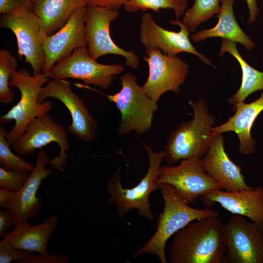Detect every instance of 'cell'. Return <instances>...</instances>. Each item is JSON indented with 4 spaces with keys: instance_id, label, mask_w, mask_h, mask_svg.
I'll list each match as a JSON object with an SVG mask.
<instances>
[{
    "instance_id": "obj_9",
    "label": "cell",
    "mask_w": 263,
    "mask_h": 263,
    "mask_svg": "<svg viewBox=\"0 0 263 263\" xmlns=\"http://www.w3.org/2000/svg\"><path fill=\"white\" fill-rule=\"evenodd\" d=\"M225 263H263V230L245 217L234 215L222 224Z\"/></svg>"
},
{
    "instance_id": "obj_5",
    "label": "cell",
    "mask_w": 263,
    "mask_h": 263,
    "mask_svg": "<svg viewBox=\"0 0 263 263\" xmlns=\"http://www.w3.org/2000/svg\"><path fill=\"white\" fill-rule=\"evenodd\" d=\"M49 78L43 73L31 75L26 69L17 70L12 74L9 85L19 90L20 100L7 113L0 116V125L15 121L13 128L6 135L10 145L24 132L31 120L48 113L52 109L51 101L45 100L42 103L38 102L39 94Z\"/></svg>"
},
{
    "instance_id": "obj_11",
    "label": "cell",
    "mask_w": 263,
    "mask_h": 263,
    "mask_svg": "<svg viewBox=\"0 0 263 263\" xmlns=\"http://www.w3.org/2000/svg\"><path fill=\"white\" fill-rule=\"evenodd\" d=\"M96 60L90 55L86 47H80L56 63L45 75L52 79H77L86 85L108 89L113 76L125 70L121 64H102Z\"/></svg>"
},
{
    "instance_id": "obj_6",
    "label": "cell",
    "mask_w": 263,
    "mask_h": 263,
    "mask_svg": "<svg viewBox=\"0 0 263 263\" xmlns=\"http://www.w3.org/2000/svg\"><path fill=\"white\" fill-rule=\"evenodd\" d=\"M120 80L121 90L107 96L109 101L115 104L121 114L118 133L121 135L133 132L145 133L152 127L153 114L158 108L157 102L138 84L137 77L132 73L123 74Z\"/></svg>"
},
{
    "instance_id": "obj_18",
    "label": "cell",
    "mask_w": 263,
    "mask_h": 263,
    "mask_svg": "<svg viewBox=\"0 0 263 263\" xmlns=\"http://www.w3.org/2000/svg\"><path fill=\"white\" fill-rule=\"evenodd\" d=\"M223 190H212L200 198L205 206L218 203L234 215L250 219L263 230V187L258 186L236 191Z\"/></svg>"
},
{
    "instance_id": "obj_28",
    "label": "cell",
    "mask_w": 263,
    "mask_h": 263,
    "mask_svg": "<svg viewBox=\"0 0 263 263\" xmlns=\"http://www.w3.org/2000/svg\"><path fill=\"white\" fill-rule=\"evenodd\" d=\"M7 130L2 126H0V164L7 170L30 173L34 169L35 165L24 160L11 150L6 135Z\"/></svg>"
},
{
    "instance_id": "obj_23",
    "label": "cell",
    "mask_w": 263,
    "mask_h": 263,
    "mask_svg": "<svg viewBox=\"0 0 263 263\" xmlns=\"http://www.w3.org/2000/svg\"><path fill=\"white\" fill-rule=\"evenodd\" d=\"M85 5L84 0H32L31 9L39 17L43 32L50 36L62 27L78 8Z\"/></svg>"
},
{
    "instance_id": "obj_24",
    "label": "cell",
    "mask_w": 263,
    "mask_h": 263,
    "mask_svg": "<svg viewBox=\"0 0 263 263\" xmlns=\"http://www.w3.org/2000/svg\"><path fill=\"white\" fill-rule=\"evenodd\" d=\"M228 53L236 58L240 65L242 77L239 89L228 99L231 104L244 102L246 98L256 91L263 90V72L251 67L243 58L237 48V43L225 39H222L220 56Z\"/></svg>"
},
{
    "instance_id": "obj_33",
    "label": "cell",
    "mask_w": 263,
    "mask_h": 263,
    "mask_svg": "<svg viewBox=\"0 0 263 263\" xmlns=\"http://www.w3.org/2000/svg\"><path fill=\"white\" fill-rule=\"evenodd\" d=\"M128 0H84L86 5L119 10Z\"/></svg>"
},
{
    "instance_id": "obj_35",
    "label": "cell",
    "mask_w": 263,
    "mask_h": 263,
    "mask_svg": "<svg viewBox=\"0 0 263 263\" xmlns=\"http://www.w3.org/2000/svg\"><path fill=\"white\" fill-rule=\"evenodd\" d=\"M16 192L6 189L0 188V206L1 208H5L13 199Z\"/></svg>"
},
{
    "instance_id": "obj_36",
    "label": "cell",
    "mask_w": 263,
    "mask_h": 263,
    "mask_svg": "<svg viewBox=\"0 0 263 263\" xmlns=\"http://www.w3.org/2000/svg\"><path fill=\"white\" fill-rule=\"evenodd\" d=\"M246 1L249 11L247 21L249 23H252L256 20L259 12V9L256 0H246Z\"/></svg>"
},
{
    "instance_id": "obj_8",
    "label": "cell",
    "mask_w": 263,
    "mask_h": 263,
    "mask_svg": "<svg viewBox=\"0 0 263 263\" xmlns=\"http://www.w3.org/2000/svg\"><path fill=\"white\" fill-rule=\"evenodd\" d=\"M159 182L171 185L188 205L209 192L223 189L221 185L205 171L202 158L199 157L181 160L177 166H162Z\"/></svg>"
},
{
    "instance_id": "obj_12",
    "label": "cell",
    "mask_w": 263,
    "mask_h": 263,
    "mask_svg": "<svg viewBox=\"0 0 263 263\" xmlns=\"http://www.w3.org/2000/svg\"><path fill=\"white\" fill-rule=\"evenodd\" d=\"M119 16L118 10L86 5L87 50L90 55L95 60L106 55H120L125 57L126 66L137 69L140 64L137 55L132 51H127L118 46L110 36V25Z\"/></svg>"
},
{
    "instance_id": "obj_30",
    "label": "cell",
    "mask_w": 263,
    "mask_h": 263,
    "mask_svg": "<svg viewBox=\"0 0 263 263\" xmlns=\"http://www.w3.org/2000/svg\"><path fill=\"white\" fill-rule=\"evenodd\" d=\"M31 253L15 247L5 238L0 242V263H21Z\"/></svg>"
},
{
    "instance_id": "obj_7",
    "label": "cell",
    "mask_w": 263,
    "mask_h": 263,
    "mask_svg": "<svg viewBox=\"0 0 263 263\" xmlns=\"http://www.w3.org/2000/svg\"><path fill=\"white\" fill-rule=\"evenodd\" d=\"M0 27L8 28L15 34L18 54L31 66L33 75L43 73L45 54L41 39L43 32L39 17L28 6L9 14H1Z\"/></svg>"
},
{
    "instance_id": "obj_1",
    "label": "cell",
    "mask_w": 263,
    "mask_h": 263,
    "mask_svg": "<svg viewBox=\"0 0 263 263\" xmlns=\"http://www.w3.org/2000/svg\"><path fill=\"white\" fill-rule=\"evenodd\" d=\"M217 217L193 221L178 231L169 251L171 263H221L226 247Z\"/></svg>"
},
{
    "instance_id": "obj_25",
    "label": "cell",
    "mask_w": 263,
    "mask_h": 263,
    "mask_svg": "<svg viewBox=\"0 0 263 263\" xmlns=\"http://www.w3.org/2000/svg\"><path fill=\"white\" fill-rule=\"evenodd\" d=\"M220 0H195L191 8L186 10L182 22L193 33L198 26L221 11Z\"/></svg>"
},
{
    "instance_id": "obj_2",
    "label": "cell",
    "mask_w": 263,
    "mask_h": 263,
    "mask_svg": "<svg viewBox=\"0 0 263 263\" xmlns=\"http://www.w3.org/2000/svg\"><path fill=\"white\" fill-rule=\"evenodd\" d=\"M159 189L164 207L157 218L156 230L150 239L134 254L133 257L150 254L156 256L160 263H167L165 247L169 238L190 222L217 217L219 213L207 207L198 209L190 207L169 184H161Z\"/></svg>"
},
{
    "instance_id": "obj_10",
    "label": "cell",
    "mask_w": 263,
    "mask_h": 263,
    "mask_svg": "<svg viewBox=\"0 0 263 263\" xmlns=\"http://www.w3.org/2000/svg\"><path fill=\"white\" fill-rule=\"evenodd\" d=\"M59 147V155L50 160L49 164L59 171H64L68 157L66 151L70 142L66 129L56 122L48 113L37 117L27 125L24 132L13 144L15 152L19 155L33 153L36 149L52 143Z\"/></svg>"
},
{
    "instance_id": "obj_14",
    "label": "cell",
    "mask_w": 263,
    "mask_h": 263,
    "mask_svg": "<svg viewBox=\"0 0 263 263\" xmlns=\"http://www.w3.org/2000/svg\"><path fill=\"white\" fill-rule=\"evenodd\" d=\"M49 97L59 100L69 111L72 123L67 126L69 132L86 142L95 139L98 123L81 98L73 91L70 83L64 79H52L42 88L38 102L42 103Z\"/></svg>"
},
{
    "instance_id": "obj_31",
    "label": "cell",
    "mask_w": 263,
    "mask_h": 263,
    "mask_svg": "<svg viewBox=\"0 0 263 263\" xmlns=\"http://www.w3.org/2000/svg\"><path fill=\"white\" fill-rule=\"evenodd\" d=\"M68 256L63 253L56 254L48 253L46 254H32L31 253L21 263H69Z\"/></svg>"
},
{
    "instance_id": "obj_20",
    "label": "cell",
    "mask_w": 263,
    "mask_h": 263,
    "mask_svg": "<svg viewBox=\"0 0 263 263\" xmlns=\"http://www.w3.org/2000/svg\"><path fill=\"white\" fill-rule=\"evenodd\" d=\"M234 114L227 121L218 126L213 127V134L235 132L238 137L239 150L244 155L255 151L256 140L251 135V129L259 114L263 111V92L256 100L245 103L239 102L233 105Z\"/></svg>"
},
{
    "instance_id": "obj_26",
    "label": "cell",
    "mask_w": 263,
    "mask_h": 263,
    "mask_svg": "<svg viewBox=\"0 0 263 263\" xmlns=\"http://www.w3.org/2000/svg\"><path fill=\"white\" fill-rule=\"evenodd\" d=\"M187 5L188 0H128L123 7L128 13L148 10L157 12L160 9H171L178 18L185 13Z\"/></svg>"
},
{
    "instance_id": "obj_16",
    "label": "cell",
    "mask_w": 263,
    "mask_h": 263,
    "mask_svg": "<svg viewBox=\"0 0 263 263\" xmlns=\"http://www.w3.org/2000/svg\"><path fill=\"white\" fill-rule=\"evenodd\" d=\"M86 7L85 5L78 8L55 33L47 36L41 33L45 54L43 74L48 73L56 63L69 56L75 49L87 47Z\"/></svg>"
},
{
    "instance_id": "obj_4",
    "label": "cell",
    "mask_w": 263,
    "mask_h": 263,
    "mask_svg": "<svg viewBox=\"0 0 263 263\" xmlns=\"http://www.w3.org/2000/svg\"><path fill=\"white\" fill-rule=\"evenodd\" d=\"M149 158V165L144 177L136 186L124 188L120 180V169L113 174L107 182V192L109 195L107 203L115 204L120 218L131 210L135 209L139 215L152 221L154 216L149 201L150 194L159 189V182L161 164L165 159L164 150L154 151L149 146L142 143Z\"/></svg>"
},
{
    "instance_id": "obj_37",
    "label": "cell",
    "mask_w": 263,
    "mask_h": 263,
    "mask_svg": "<svg viewBox=\"0 0 263 263\" xmlns=\"http://www.w3.org/2000/svg\"><path fill=\"white\" fill-rule=\"evenodd\" d=\"M28 4H29V6L31 8L32 7V0H26Z\"/></svg>"
},
{
    "instance_id": "obj_15",
    "label": "cell",
    "mask_w": 263,
    "mask_h": 263,
    "mask_svg": "<svg viewBox=\"0 0 263 263\" xmlns=\"http://www.w3.org/2000/svg\"><path fill=\"white\" fill-rule=\"evenodd\" d=\"M169 22L179 26L180 31L166 30L156 24L150 13L143 14L139 26V38L143 45L146 49H159L169 56H176L181 52L190 53L206 64L215 68L209 59L194 47L189 38L190 31L188 27L177 18Z\"/></svg>"
},
{
    "instance_id": "obj_29",
    "label": "cell",
    "mask_w": 263,
    "mask_h": 263,
    "mask_svg": "<svg viewBox=\"0 0 263 263\" xmlns=\"http://www.w3.org/2000/svg\"><path fill=\"white\" fill-rule=\"evenodd\" d=\"M30 173L10 170L0 167V188L18 192L26 183Z\"/></svg>"
},
{
    "instance_id": "obj_34",
    "label": "cell",
    "mask_w": 263,
    "mask_h": 263,
    "mask_svg": "<svg viewBox=\"0 0 263 263\" xmlns=\"http://www.w3.org/2000/svg\"><path fill=\"white\" fill-rule=\"evenodd\" d=\"M25 6L30 7L26 0H0V13H11Z\"/></svg>"
},
{
    "instance_id": "obj_13",
    "label": "cell",
    "mask_w": 263,
    "mask_h": 263,
    "mask_svg": "<svg viewBox=\"0 0 263 263\" xmlns=\"http://www.w3.org/2000/svg\"><path fill=\"white\" fill-rule=\"evenodd\" d=\"M144 60L149 66V76L142 87L148 95L157 102L165 93L178 94L186 81L189 65L177 56H169L158 49L148 48Z\"/></svg>"
},
{
    "instance_id": "obj_27",
    "label": "cell",
    "mask_w": 263,
    "mask_h": 263,
    "mask_svg": "<svg viewBox=\"0 0 263 263\" xmlns=\"http://www.w3.org/2000/svg\"><path fill=\"white\" fill-rule=\"evenodd\" d=\"M17 58L7 51L0 50V102L6 105L15 100V93L10 89L9 80L12 74L17 70Z\"/></svg>"
},
{
    "instance_id": "obj_32",
    "label": "cell",
    "mask_w": 263,
    "mask_h": 263,
    "mask_svg": "<svg viewBox=\"0 0 263 263\" xmlns=\"http://www.w3.org/2000/svg\"><path fill=\"white\" fill-rule=\"evenodd\" d=\"M0 209V237L3 238L8 232V230L14 224V216L8 209Z\"/></svg>"
},
{
    "instance_id": "obj_21",
    "label": "cell",
    "mask_w": 263,
    "mask_h": 263,
    "mask_svg": "<svg viewBox=\"0 0 263 263\" xmlns=\"http://www.w3.org/2000/svg\"><path fill=\"white\" fill-rule=\"evenodd\" d=\"M57 225V218L53 214L36 225H30L28 222L19 224L3 238L16 248L46 254L48 253L47 244Z\"/></svg>"
},
{
    "instance_id": "obj_22",
    "label": "cell",
    "mask_w": 263,
    "mask_h": 263,
    "mask_svg": "<svg viewBox=\"0 0 263 263\" xmlns=\"http://www.w3.org/2000/svg\"><path fill=\"white\" fill-rule=\"evenodd\" d=\"M221 11L217 16L218 21L212 28L200 30L191 36L194 43L208 38H221L239 43L248 50L255 47V43L241 29L236 20L233 5L236 0H220Z\"/></svg>"
},
{
    "instance_id": "obj_17",
    "label": "cell",
    "mask_w": 263,
    "mask_h": 263,
    "mask_svg": "<svg viewBox=\"0 0 263 263\" xmlns=\"http://www.w3.org/2000/svg\"><path fill=\"white\" fill-rule=\"evenodd\" d=\"M50 160L46 152L40 150L37 155L34 169L29 173L28 179L21 189L16 192L12 201L5 208L12 211L14 216V226L28 222L38 214L41 206V197L37 193L43 180L53 172L46 168Z\"/></svg>"
},
{
    "instance_id": "obj_3",
    "label": "cell",
    "mask_w": 263,
    "mask_h": 263,
    "mask_svg": "<svg viewBox=\"0 0 263 263\" xmlns=\"http://www.w3.org/2000/svg\"><path fill=\"white\" fill-rule=\"evenodd\" d=\"M193 111V118L184 122L169 132L164 148L165 159L172 165L192 157L202 158L213 138L212 131L215 118L209 112L205 101H188Z\"/></svg>"
},
{
    "instance_id": "obj_19",
    "label": "cell",
    "mask_w": 263,
    "mask_h": 263,
    "mask_svg": "<svg viewBox=\"0 0 263 263\" xmlns=\"http://www.w3.org/2000/svg\"><path fill=\"white\" fill-rule=\"evenodd\" d=\"M202 161L205 171L221 185L223 189L236 191L252 188L245 182L241 168L226 154L222 133L214 134Z\"/></svg>"
}]
</instances>
